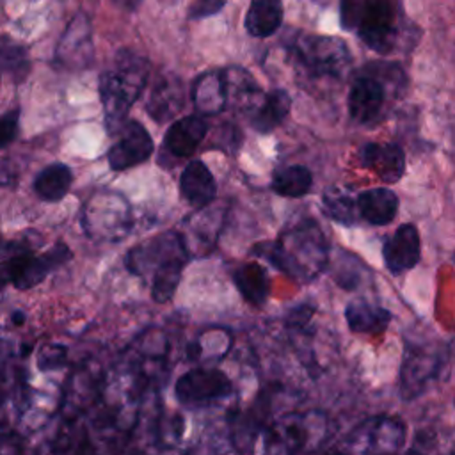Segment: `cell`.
Returning a JSON list of instances; mask_svg holds the SVG:
<instances>
[{
	"instance_id": "4316f807",
	"label": "cell",
	"mask_w": 455,
	"mask_h": 455,
	"mask_svg": "<svg viewBox=\"0 0 455 455\" xmlns=\"http://www.w3.org/2000/svg\"><path fill=\"white\" fill-rule=\"evenodd\" d=\"M233 343V336L224 327H210L199 332V336L188 345V355L196 361H219L222 359Z\"/></svg>"
},
{
	"instance_id": "5bb4252c",
	"label": "cell",
	"mask_w": 455,
	"mask_h": 455,
	"mask_svg": "<svg viewBox=\"0 0 455 455\" xmlns=\"http://www.w3.org/2000/svg\"><path fill=\"white\" fill-rule=\"evenodd\" d=\"M224 217L226 213L222 208L206 206L185 220L187 233H180L183 236L188 258L204 256L215 247L217 236L224 226Z\"/></svg>"
},
{
	"instance_id": "ffe728a7",
	"label": "cell",
	"mask_w": 455,
	"mask_h": 455,
	"mask_svg": "<svg viewBox=\"0 0 455 455\" xmlns=\"http://www.w3.org/2000/svg\"><path fill=\"white\" fill-rule=\"evenodd\" d=\"M290 108L291 98L284 89H272L263 92L249 110L251 128L258 133H270L288 117Z\"/></svg>"
},
{
	"instance_id": "ba28073f",
	"label": "cell",
	"mask_w": 455,
	"mask_h": 455,
	"mask_svg": "<svg viewBox=\"0 0 455 455\" xmlns=\"http://www.w3.org/2000/svg\"><path fill=\"white\" fill-rule=\"evenodd\" d=\"M231 391L229 377L210 366L192 368L174 384V396L183 405H206L226 398Z\"/></svg>"
},
{
	"instance_id": "d4e9b609",
	"label": "cell",
	"mask_w": 455,
	"mask_h": 455,
	"mask_svg": "<svg viewBox=\"0 0 455 455\" xmlns=\"http://www.w3.org/2000/svg\"><path fill=\"white\" fill-rule=\"evenodd\" d=\"M73 183V172L66 164L55 162L46 165L34 178V192L46 203H57L64 199Z\"/></svg>"
},
{
	"instance_id": "8fae6325",
	"label": "cell",
	"mask_w": 455,
	"mask_h": 455,
	"mask_svg": "<svg viewBox=\"0 0 455 455\" xmlns=\"http://www.w3.org/2000/svg\"><path fill=\"white\" fill-rule=\"evenodd\" d=\"M116 144L110 146L107 153V160L112 171H126L142 162H146L153 151L155 144L149 132L135 119H128L121 130Z\"/></svg>"
},
{
	"instance_id": "7402d4cb",
	"label": "cell",
	"mask_w": 455,
	"mask_h": 455,
	"mask_svg": "<svg viewBox=\"0 0 455 455\" xmlns=\"http://www.w3.org/2000/svg\"><path fill=\"white\" fill-rule=\"evenodd\" d=\"M391 311L373 304L366 299H354L345 307V320L352 332L377 334L387 329L391 322Z\"/></svg>"
},
{
	"instance_id": "83f0119b",
	"label": "cell",
	"mask_w": 455,
	"mask_h": 455,
	"mask_svg": "<svg viewBox=\"0 0 455 455\" xmlns=\"http://www.w3.org/2000/svg\"><path fill=\"white\" fill-rule=\"evenodd\" d=\"M270 187L277 196L293 197V199L302 197L313 187V174L306 165H300V164L286 165L274 171Z\"/></svg>"
},
{
	"instance_id": "836d02e7",
	"label": "cell",
	"mask_w": 455,
	"mask_h": 455,
	"mask_svg": "<svg viewBox=\"0 0 455 455\" xmlns=\"http://www.w3.org/2000/svg\"><path fill=\"white\" fill-rule=\"evenodd\" d=\"M226 7L224 0H199L188 7V20H204L215 16Z\"/></svg>"
},
{
	"instance_id": "9a60e30c",
	"label": "cell",
	"mask_w": 455,
	"mask_h": 455,
	"mask_svg": "<svg viewBox=\"0 0 455 455\" xmlns=\"http://www.w3.org/2000/svg\"><path fill=\"white\" fill-rule=\"evenodd\" d=\"M421 258V240L414 224H402L382 245V259L393 274H403L418 265Z\"/></svg>"
},
{
	"instance_id": "277c9868",
	"label": "cell",
	"mask_w": 455,
	"mask_h": 455,
	"mask_svg": "<svg viewBox=\"0 0 455 455\" xmlns=\"http://www.w3.org/2000/svg\"><path fill=\"white\" fill-rule=\"evenodd\" d=\"M403 7L389 0H343L339 4V23L355 32L371 52L389 55L396 50L402 34L400 20Z\"/></svg>"
},
{
	"instance_id": "8d00e7d4",
	"label": "cell",
	"mask_w": 455,
	"mask_h": 455,
	"mask_svg": "<svg viewBox=\"0 0 455 455\" xmlns=\"http://www.w3.org/2000/svg\"><path fill=\"white\" fill-rule=\"evenodd\" d=\"M7 245H9V242H5L4 236H2V233H0V256H5V258H7Z\"/></svg>"
},
{
	"instance_id": "484cf974",
	"label": "cell",
	"mask_w": 455,
	"mask_h": 455,
	"mask_svg": "<svg viewBox=\"0 0 455 455\" xmlns=\"http://www.w3.org/2000/svg\"><path fill=\"white\" fill-rule=\"evenodd\" d=\"M224 76H226V87H228V105L229 101H233L236 108H242L243 112L249 114V110L263 94L258 82L252 78V75L247 69L238 66L226 68Z\"/></svg>"
},
{
	"instance_id": "44dd1931",
	"label": "cell",
	"mask_w": 455,
	"mask_h": 455,
	"mask_svg": "<svg viewBox=\"0 0 455 455\" xmlns=\"http://www.w3.org/2000/svg\"><path fill=\"white\" fill-rule=\"evenodd\" d=\"M359 215L371 226H387L398 213V196L387 187H375L363 190L355 197Z\"/></svg>"
},
{
	"instance_id": "d6a6232c",
	"label": "cell",
	"mask_w": 455,
	"mask_h": 455,
	"mask_svg": "<svg viewBox=\"0 0 455 455\" xmlns=\"http://www.w3.org/2000/svg\"><path fill=\"white\" fill-rule=\"evenodd\" d=\"M64 361H66V348L62 345H57V343L44 345L39 352V357H37V364L43 370L57 368V366L64 364Z\"/></svg>"
},
{
	"instance_id": "30bf717a",
	"label": "cell",
	"mask_w": 455,
	"mask_h": 455,
	"mask_svg": "<svg viewBox=\"0 0 455 455\" xmlns=\"http://www.w3.org/2000/svg\"><path fill=\"white\" fill-rule=\"evenodd\" d=\"M444 355L427 347L409 345L400 368V393L405 400L419 396L427 384L435 379L443 368Z\"/></svg>"
},
{
	"instance_id": "f546056e",
	"label": "cell",
	"mask_w": 455,
	"mask_h": 455,
	"mask_svg": "<svg viewBox=\"0 0 455 455\" xmlns=\"http://www.w3.org/2000/svg\"><path fill=\"white\" fill-rule=\"evenodd\" d=\"M0 71L20 84L30 73V59L27 48L9 36H0Z\"/></svg>"
},
{
	"instance_id": "1f68e13d",
	"label": "cell",
	"mask_w": 455,
	"mask_h": 455,
	"mask_svg": "<svg viewBox=\"0 0 455 455\" xmlns=\"http://www.w3.org/2000/svg\"><path fill=\"white\" fill-rule=\"evenodd\" d=\"M18 130H20L18 110H11L0 116V149L7 148L18 137Z\"/></svg>"
},
{
	"instance_id": "603a6c76",
	"label": "cell",
	"mask_w": 455,
	"mask_h": 455,
	"mask_svg": "<svg viewBox=\"0 0 455 455\" xmlns=\"http://www.w3.org/2000/svg\"><path fill=\"white\" fill-rule=\"evenodd\" d=\"M233 283L240 295L252 306H263L270 293V279L265 267L256 261L243 263L233 272Z\"/></svg>"
},
{
	"instance_id": "5b68a950",
	"label": "cell",
	"mask_w": 455,
	"mask_h": 455,
	"mask_svg": "<svg viewBox=\"0 0 455 455\" xmlns=\"http://www.w3.org/2000/svg\"><path fill=\"white\" fill-rule=\"evenodd\" d=\"M290 53L299 69L309 78L341 80L352 66V53L347 43L334 36H299Z\"/></svg>"
},
{
	"instance_id": "f1b7e54d",
	"label": "cell",
	"mask_w": 455,
	"mask_h": 455,
	"mask_svg": "<svg viewBox=\"0 0 455 455\" xmlns=\"http://www.w3.org/2000/svg\"><path fill=\"white\" fill-rule=\"evenodd\" d=\"M322 210L325 217L341 224V226H354L355 224V197L343 187H329L322 196Z\"/></svg>"
},
{
	"instance_id": "4fadbf2b",
	"label": "cell",
	"mask_w": 455,
	"mask_h": 455,
	"mask_svg": "<svg viewBox=\"0 0 455 455\" xmlns=\"http://www.w3.org/2000/svg\"><path fill=\"white\" fill-rule=\"evenodd\" d=\"M206 133H208V123L204 121V117L197 114H190L176 119L174 123H171V126L164 135L160 160L164 156H169L174 160L190 156L204 140Z\"/></svg>"
},
{
	"instance_id": "3957f363",
	"label": "cell",
	"mask_w": 455,
	"mask_h": 455,
	"mask_svg": "<svg viewBox=\"0 0 455 455\" xmlns=\"http://www.w3.org/2000/svg\"><path fill=\"white\" fill-rule=\"evenodd\" d=\"M149 73V62L144 55L123 48L114 57V66L98 78V92L105 114V126L110 135L119 133L128 121L132 105L139 100Z\"/></svg>"
},
{
	"instance_id": "d590c367",
	"label": "cell",
	"mask_w": 455,
	"mask_h": 455,
	"mask_svg": "<svg viewBox=\"0 0 455 455\" xmlns=\"http://www.w3.org/2000/svg\"><path fill=\"white\" fill-rule=\"evenodd\" d=\"M12 320H14L16 325H21L25 322V313L23 311H14L12 313Z\"/></svg>"
},
{
	"instance_id": "e575fe53",
	"label": "cell",
	"mask_w": 455,
	"mask_h": 455,
	"mask_svg": "<svg viewBox=\"0 0 455 455\" xmlns=\"http://www.w3.org/2000/svg\"><path fill=\"white\" fill-rule=\"evenodd\" d=\"M313 315H315V306H311V304H299V306H295L293 309L288 311L286 323L291 329H302L304 325L309 323Z\"/></svg>"
},
{
	"instance_id": "8992f818",
	"label": "cell",
	"mask_w": 455,
	"mask_h": 455,
	"mask_svg": "<svg viewBox=\"0 0 455 455\" xmlns=\"http://www.w3.org/2000/svg\"><path fill=\"white\" fill-rule=\"evenodd\" d=\"M82 226L91 240L117 243L132 231V206L123 194L101 190L84 206Z\"/></svg>"
},
{
	"instance_id": "6da1fadb",
	"label": "cell",
	"mask_w": 455,
	"mask_h": 455,
	"mask_svg": "<svg viewBox=\"0 0 455 455\" xmlns=\"http://www.w3.org/2000/svg\"><path fill=\"white\" fill-rule=\"evenodd\" d=\"M252 252L299 283L315 281L329 265V242L320 224L300 219L274 242L258 243Z\"/></svg>"
},
{
	"instance_id": "e0dca14e",
	"label": "cell",
	"mask_w": 455,
	"mask_h": 455,
	"mask_svg": "<svg viewBox=\"0 0 455 455\" xmlns=\"http://www.w3.org/2000/svg\"><path fill=\"white\" fill-rule=\"evenodd\" d=\"M359 158L363 167L373 171L384 183H396L405 172V153L396 142H368Z\"/></svg>"
},
{
	"instance_id": "52a82bcc",
	"label": "cell",
	"mask_w": 455,
	"mask_h": 455,
	"mask_svg": "<svg viewBox=\"0 0 455 455\" xmlns=\"http://www.w3.org/2000/svg\"><path fill=\"white\" fill-rule=\"evenodd\" d=\"M71 258L73 252L62 242H57L41 254H32L28 251L9 256L0 261V291L9 284L18 290L34 288Z\"/></svg>"
},
{
	"instance_id": "7a4b0ae2",
	"label": "cell",
	"mask_w": 455,
	"mask_h": 455,
	"mask_svg": "<svg viewBox=\"0 0 455 455\" xmlns=\"http://www.w3.org/2000/svg\"><path fill=\"white\" fill-rule=\"evenodd\" d=\"M187 259L183 236L172 229L133 245L124 256V267L130 274L149 279L153 300L164 304L174 297Z\"/></svg>"
},
{
	"instance_id": "4dcf8cb0",
	"label": "cell",
	"mask_w": 455,
	"mask_h": 455,
	"mask_svg": "<svg viewBox=\"0 0 455 455\" xmlns=\"http://www.w3.org/2000/svg\"><path fill=\"white\" fill-rule=\"evenodd\" d=\"M357 259L350 258V265H347L345 261H341L338 258L336 261V270H332V275H334V281L338 283V286L345 288V290H354L359 286V270L354 272Z\"/></svg>"
},
{
	"instance_id": "2e32d148",
	"label": "cell",
	"mask_w": 455,
	"mask_h": 455,
	"mask_svg": "<svg viewBox=\"0 0 455 455\" xmlns=\"http://www.w3.org/2000/svg\"><path fill=\"white\" fill-rule=\"evenodd\" d=\"M185 107V85L176 75L160 76L146 101V112L156 123L174 119Z\"/></svg>"
},
{
	"instance_id": "7c38bea8",
	"label": "cell",
	"mask_w": 455,
	"mask_h": 455,
	"mask_svg": "<svg viewBox=\"0 0 455 455\" xmlns=\"http://www.w3.org/2000/svg\"><path fill=\"white\" fill-rule=\"evenodd\" d=\"M386 101L384 82L377 75H357L348 91V112L359 124H371Z\"/></svg>"
},
{
	"instance_id": "cb8c5ba5",
	"label": "cell",
	"mask_w": 455,
	"mask_h": 455,
	"mask_svg": "<svg viewBox=\"0 0 455 455\" xmlns=\"http://www.w3.org/2000/svg\"><path fill=\"white\" fill-rule=\"evenodd\" d=\"M283 23V4L275 0H254L243 18V27L252 37H268Z\"/></svg>"
},
{
	"instance_id": "d6986e66",
	"label": "cell",
	"mask_w": 455,
	"mask_h": 455,
	"mask_svg": "<svg viewBox=\"0 0 455 455\" xmlns=\"http://www.w3.org/2000/svg\"><path fill=\"white\" fill-rule=\"evenodd\" d=\"M190 100L197 116H217L228 107V87L224 69H208L201 73L190 89Z\"/></svg>"
},
{
	"instance_id": "9c48e42d",
	"label": "cell",
	"mask_w": 455,
	"mask_h": 455,
	"mask_svg": "<svg viewBox=\"0 0 455 455\" xmlns=\"http://www.w3.org/2000/svg\"><path fill=\"white\" fill-rule=\"evenodd\" d=\"M94 59L92 44V27L91 20L84 12H76L73 20L66 25L57 48H55V64L68 71H80L91 66Z\"/></svg>"
},
{
	"instance_id": "ac0fdd59",
	"label": "cell",
	"mask_w": 455,
	"mask_h": 455,
	"mask_svg": "<svg viewBox=\"0 0 455 455\" xmlns=\"http://www.w3.org/2000/svg\"><path fill=\"white\" fill-rule=\"evenodd\" d=\"M180 196L196 210L210 206L217 197V183L203 160H192L180 174Z\"/></svg>"
}]
</instances>
